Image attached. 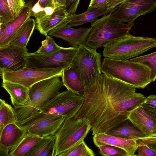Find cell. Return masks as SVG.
<instances>
[{
  "mask_svg": "<svg viewBox=\"0 0 156 156\" xmlns=\"http://www.w3.org/2000/svg\"><path fill=\"white\" fill-rule=\"evenodd\" d=\"M35 25V20L30 17L13 35L9 44L27 48Z\"/></svg>",
  "mask_w": 156,
  "mask_h": 156,
  "instance_id": "cb8c5ba5",
  "label": "cell"
},
{
  "mask_svg": "<svg viewBox=\"0 0 156 156\" xmlns=\"http://www.w3.org/2000/svg\"><path fill=\"white\" fill-rule=\"evenodd\" d=\"M0 132L7 125L16 123L14 108L2 99H0Z\"/></svg>",
  "mask_w": 156,
  "mask_h": 156,
  "instance_id": "4316f807",
  "label": "cell"
},
{
  "mask_svg": "<svg viewBox=\"0 0 156 156\" xmlns=\"http://www.w3.org/2000/svg\"><path fill=\"white\" fill-rule=\"evenodd\" d=\"M84 99L83 95H77L67 90L59 92L39 111L65 118L74 117L83 105Z\"/></svg>",
  "mask_w": 156,
  "mask_h": 156,
  "instance_id": "30bf717a",
  "label": "cell"
},
{
  "mask_svg": "<svg viewBox=\"0 0 156 156\" xmlns=\"http://www.w3.org/2000/svg\"><path fill=\"white\" fill-rule=\"evenodd\" d=\"M0 132V146L7 149L9 153L16 148L27 133L25 129L15 122L7 125Z\"/></svg>",
  "mask_w": 156,
  "mask_h": 156,
  "instance_id": "ac0fdd59",
  "label": "cell"
},
{
  "mask_svg": "<svg viewBox=\"0 0 156 156\" xmlns=\"http://www.w3.org/2000/svg\"><path fill=\"white\" fill-rule=\"evenodd\" d=\"M2 87L10 95L12 104L14 107L30 105L29 88L17 83L6 81H2Z\"/></svg>",
  "mask_w": 156,
  "mask_h": 156,
  "instance_id": "ffe728a7",
  "label": "cell"
},
{
  "mask_svg": "<svg viewBox=\"0 0 156 156\" xmlns=\"http://www.w3.org/2000/svg\"><path fill=\"white\" fill-rule=\"evenodd\" d=\"M134 22L124 23L104 15L91 23V30L86 40L87 46L94 49L104 47L109 42L130 34Z\"/></svg>",
  "mask_w": 156,
  "mask_h": 156,
  "instance_id": "277c9868",
  "label": "cell"
},
{
  "mask_svg": "<svg viewBox=\"0 0 156 156\" xmlns=\"http://www.w3.org/2000/svg\"><path fill=\"white\" fill-rule=\"evenodd\" d=\"M0 69V74L2 81L17 83L29 88L35 83L52 77H62L63 67L34 69L27 67L13 71L6 69Z\"/></svg>",
  "mask_w": 156,
  "mask_h": 156,
  "instance_id": "ba28073f",
  "label": "cell"
},
{
  "mask_svg": "<svg viewBox=\"0 0 156 156\" xmlns=\"http://www.w3.org/2000/svg\"><path fill=\"white\" fill-rule=\"evenodd\" d=\"M94 144L100 146L110 145L117 147L125 150L127 156H136L135 154L138 146L136 140L130 139L101 133L95 134L93 138Z\"/></svg>",
  "mask_w": 156,
  "mask_h": 156,
  "instance_id": "2e32d148",
  "label": "cell"
},
{
  "mask_svg": "<svg viewBox=\"0 0 156 156\" xmlns=\"http://www.w3.org/2000/svg\"><path fill=\"white\" fill-rule=\"evenodd\" d=\"M136 141L137 146L156 143V136H148L140 138L136 140Z\"/></svg>",
  "mask_w": 156,
  "mask_h": 156,
  "instance_id": "8d00e7d4",
  "label": "cell"
},
{
  "mask_svg": "<svg viewBox=\"0 0 156 156\" xmlns=\"http://www.w3.org/2000/svg\"><path fill=\"white\" fill-rule=\"evenodd\" d=\"M65 119L61 116L39 111L18 125L27 133L46 137L55 135Z\"/></svg>",
  "mask_w": 156,
  "mask_h": 156,
  "instance_id": "9c48e42d",
  "label": "cell"
},
{
  "mask_svg": "<svg viewBox=\"0 0 156 156\" xmlns=\"http://www.w3.org/2000/svg\"><path fill=\"white\" fill-rule=\"evenodd\" d=\"M0 156H10L9 151L7 148L0 146Z\"/></svg>",
  "mask_w": 156,
  "mask_h": 156,
  "instance_id": "60d3db41",
  "label": "cell"
},
{
  "mask_svg": "<svg viewBox=\"0 0 156 156\" xmlns=\"http://www.w3.org/2000/svg\"><path fill=\"white\" fill-rule=\"evenodd\" d=\"M141 105L145 112L152 120L156 129V107L147 105L144 103L142 104Z\"/></svg>",
  "mask_w": 156,
  "mask_h": 156,
  "instance_id": "d590c367",
  "label": "cell"
},
{
  "mask_svg": "<svg viewBox=\"0 0 156 156\" xmlns=\"http://www.w3.org/2000/svg\"><path fill=\"white\" fill-rule=\"evenodd\" d=\"M95 155L93 151L87 146L84 140H83L66 151L58 156H94Z\"/></svg>",
  "mask_w": 156,
  "mask_h": 156,
  "instance_id": "83f0119b",
  "label": "cell"
},
{
  "mask_svg": "<svg viewBox=\"0 0 156 156\" xmlns=\"http://www.w3.org/2000/svg\"><path fill=\"white\" fill-rule=\"evenodd\" d=\"M39 0H24L25 6L32 8Z\"/></svg>",
  "mask_w": 156,
  "mask_h": 156,
  "instance_id": "ab89813d",
  "label": "cell"
},
{
  "mask_svg": "<svg viewBox=\"0 0 156 156\" xmlns=\"http://www.w3.org/2000/svg\"><path fill=\"white\" fill-rule=\"evenodd\" d=\"M144 103L156 107V95H151L148 96Z\"/></svg>",
  "mask_w": 156,
  "mask_h": 156,
  "instance_id": "74e56055",
  "label": "cell"
},
{
  "mask_svg": "<svg viewBox=\"0 0 156 156\" xmlns=\"http://www.w3.org/2000/svg\"><path fill=\"white\" fill-rule=\"evenodd\" d=\"M61 77L63 86L68 90L77 95H83L85 87L81 82L74 67L71 66L63 69Z\"/></svg>",
  "mask_w": 156,
  "mask_h": 156,
  "instance_id": "603a6c76",
  "label": "cell"
},
{
  "mask_svg": "<svg viewBox=\"0 0 156 156\" xmlns=\"http://www.w3.org/2000/svg\"><path fill=\"white\" fill-rule=\"evenodd\" d=\"M102 73L137 88H144L152 81L151 70L137 62L105 58L101 64Z\"/></svg>",
  "mask_w": 156,
  "mask_h": 156,
  "instance_id": "7a4b0ae2",
  "label": "cell"
},
{
  "mask_svg": "<svg viewBox=\"0 0 156 156\" xmlns=\"http://www.w3.org/2000/svg\"><path fill=\"white\" fill-rule=\"evenodd\" d=\"M27 48L9 44L0 48V68L17 70L26 67Z\"/></svg>",
  "mask_w": 156,
  "mask_h": 156,
  "instance_id": "4fadbf2b",
  "label": "cell"
},
{
  "mask_svg": "<svg viewBox=\"0 0 156 156\" xmlns=\"http://www.w3.org/2000/svg\"><path fill=\"white\" fill-rule=\"evenodd\" d=\"M46 37V39L41 42V47L35 52L36 53L42 55H49L55 53L64 48L57 45L54 40L48 35Z\"/></svg>",
  "mask_w": 156,
  "mask_h": 156,
  "instance_id": "f546056e",
  "label": "cell"
},
{
  "mask_svg": "<svg viewBox=\"0 0 156 156\" xmlns=\"http://www.w3.org/2000/svg\"><path fill=\"white\" fill-rule=\"evenodd\" d=\"M91 127L85 118H65L55 133L54 156H58L71 148L86 137Z\"/></svg>",
  "mask_w": 156,
  "mask_h": 156,
  "instance_id": "8992f818",
  "label": "cell"
},
{
  "mask_svg": "<svg viewBox=\"0 0 156 156\" xmlns=\"http://www.w3.org/2000/svg\"><path fill=\"white\" fill-rule=\"evenodd\" d=\"M55 135L44 137L25 156H54Z\"/></svg>",
  "mask_w": 156,
  "mask_h": 156,
  "instance_id": "d4e9b609",
  "label": "cell"
},
{
  "mask_svg": "<svg viewBox=\"0 0 156 156\" xmlns=\"http://www.w3.org/2000/svg\"><path fill=\"white\" fill-rule=\"evenodd\" d=\"M14 19L20 15L25 6L24 0H7Z\"/></svg>",
  "mask_w": 156,
  "mask_h": 156,
  "instance_id": "d6a6232c",
  "label": "cell"
},
{
  "mask_svg": "<svg viewBox=\"0 0 156 156\" xmlns=\"http://www.w3.org/2000/svg\"><path fill=\"white\" fill-rule=\"evenodd\" d=\"M32 7L25 6L19 16L13 20L0 24V48L5 46L21 26L31 16Z\"/></svg>",
  "mask_w": 156,
  "mask_h": 156,
  "instance_id": "e0dca14e",
  "label": "cell"
},
{
  "mask_svg": "<svg viewBox=\"0 0 156 156\" xmlns=\"http://www.w3.org/2000/svg\"><path fill=\"white\" fill-rule=\"evenodd\" d=\"M107 134L136 140L147 137L128 119L105 133Z\"/></svg>",
  "mask_w": 156,
  "mask_h": 156,
  "instance_id": "44dd1931",
  "label": "cell"
},
{
  "mask_svg": "<svg viewBox=\"0 0 156 156\" xmlns=\"http://www.w3.org/2000/svg\"><path fill=\"white\" fill-rule=\"evenodd\" d=\"M128 119L147 137L156 135L155 126L141 105L131 112Z\"/></svg>",
  "mask_w": 156,
  "mask_h": 156,
  "instance_id": "d6986e66",
  "label": "cell"
},
{
  "mask_svg": "<svg viewBox=\"0 0 156 156\" xmlns=\"http://www.w3.org/2000/svg\"><path fill=\"white\" fill-rule=\"evenodd\" d=\"M83 95V103L74 117L87 119L93 136L106 133L128 119L146 98L136 93L135 87L103 73Z\"/></svg>",
  "mask_w": 156,
  "mask_h": 156,
  "instance_id": "6da1fadb",
  "label": "cell"
},
{
  "mask_svg": "<svg viewBox=\"0 0 156 156\" xmlns=\"http://www.w3.org/2000/svg\"><path fill=\"white\" fill-rule=\"evenodd\" d=\"M147 145L150 148L156 152V143L149 144Z\"/></svg>",
  "mask_w": 156,
  "mask_h": 156,
  "instance_id": "b9f144b4",
  "label": "cell"
},
{
  "mask_svg": "<svg viewBox=\"0 0 156 156\" xmlns=\"http://www.w3.org/2000/svg\"><path fill=\"white\" fill-rule=\"evenodd\" d=\"M105 58L126 60L156 47V37H142L130 34L112 41L104 47Z\"/></svg>",
  "mask_w": 156,
  "mask_h": 156,
  "instance_id": "5b68a950",
  "label": "cell"
},
{
  "mask_svg": "<svg viewBox=\"0 0 156 156\" xmlns=\"http://www.w3.org/2000/svg\"><path fill=\"white\" fill-rule=\"evenodd\" d=\"M77 49V47L72 46L64 48L55 53L47 55L28 52L26 67L37 69L62 66L64 69L72 66Z\"/></svg>",
  "mask_w": 156,
  "mask_h": 156,
  "instance_id": "8fae6325",
  "label": "cell"
},
{
  "mask_svg": "<svg viewBox=\"0 0 156 156\" xmlns=\"http://www.w3.org/2000/svg\"><path fill=\"white\" fill-rule=\"evenodd\" d=\"M131 62L142 63L148 66L151 70V79L152 82L156 79V51L151 53L128 59Z\"/></svg>",
  "mask_w": 156,
  "mask_h": 156,
  "instance_id": "f1b7e54d",
  "label": "cell"
},
{
  "mask_svg": "<svg viewBox=\"0 0 156 156\" xmlns=\"http://www.w3.org/2000/svg\"><path fill=\"white\" fill-rule=\"evenodd\" d=\"M39 2L40 6L43 8L49 7L53 8V0H39Z\"/></svg>",
  "mask_w": 156,
  "mask_h": 156,
  "instance_id": "f35d334b",
  "label": "cell"
},
{
  "mask_svg": "<svg viewBox=\"0 0 156 156\" xmlns=\"http://www.w3.org/2000/svg\"><path fill=\"white\" fill-rule=\"evenodd\" d=\"M136 150L139 156H156V152L149 147L147 145L138 146Z\"/></svg>",
  "mask_w": 156,
  "mask_h": 156,
  "instance_id": "e575fe53",
  "label": "cell"
},
{
  "mask_svg": "<svg viewBox=\"0 0 156 156\" xmlns=\"http://www.w3.org/2000/svg\"><path fill=\"white\" fill-rule=\"evenodd\" d=\"M14 19L7 0H0V24H5Z\"/></svg>",
  "mask_w": 156,
  "mask_h": 156,
  "instance_id": "4dcf8cb0",
  "label": "cell"
},
{
  "mask_svg": "<svg viewBox=\"0 0 156 156\" xmlns=\"http://www.w3.org/2000/svg\"><path fill=\"white\" fill-rule=\"evenodd\" d=\"M44 137L27 133L16 148L9 153L10 156H25Z\"/></svg>",
  "mask_w": 156,
  "mask_h": 156,
  "instance_id": "484cf974",
  "label": "cell"
},
{
  "mask_svg": "<svg viewBox=\"0 0 156 156\" xmlns=\"http://www.w3.org/2000/svg\"><path fill=\"white\" fill-rule=\"evenodd\" d=\"M91 30L90 27L72 28L66 21L50 31L48 34L63 39L72 47H77L80 44H85Z\"/></svg>",
  "mask_w": 156,
  "mask_h": 156,
  "instance_id": "5bb4252c",
  "label": "cell"
},
{
  "mask_svg": "<svg viewBox=\"0 0 156 156\" xmlns=\"http://www.w3.org/2000/svg\"><path fill=\"white\" fill-rule=\"evenodd\" d=\"M77 48L72 66L86 89L94 83L101 74V56L96 49L85 44H80Z\"/></svg>",
  "mask_w": 156,
  "mask_h": 156,
  "instance_id": "52a82bcc",
  "label": "cell"
},
{
  "mask_svg": "<svg viewBox=\"0 0 156 156\" xmlns=\"http://www.w3.org/2000/svg\"><path fill=\"white\" fill-rule=\"evenodd\" d=\"M110 10L104 7L101 8L88 9L79 14L69 16L66 21L70 27L81 25L87 22H91L96 20L99 16L107 14Z\"/></svg>",
  "mask_w": 156,
  "mask_h": 156,
  "instance_id": "7402d4cb",
  "label": "cell"
},
{
  "mask_svg": "<svg viewBox=\"0 0 156 156\" xmlns=\"http://www.w3.org/2000/svg\"><path fill=\"white\" fill-rule=\"evenodd\" d=\"M65 9L69 16L75 14L80 0H65Z\"/></svg>",
  "mask_w": 156,
  "mask_h": 156,
  "instance_id": "836d02e7",
  "label": "cell"
},
{
  "mask_svg": "<svg viewBox=\"0 0 156 156\" xmlns=\"http://www.w3.org/2000/svg\"><path fill=\"white\" fill-rule=\"evenodd\" d=\"M98 147L100 154L105 156H127L126 151L119 147L110 145L100 146Z\"/></svg>",
  "mask_w": 156,
  "mask_h": 156,
  "instance_id": "1f68e13d",
  "label": "cell"
},
{
  "mask_svg": "<svg viewBox=\"0 0 156 156\" xmlns=\"http://www.w3.org/2000/svg\"><path fill=\"white\" fill-rule=\"evenodd\" d=\"M61 77L56 76L41 80L29 88L30 105L14 107L17 125L39 111L58 94L63 86Z\"/></svg>",
  "mask_w": 156,
  "mask_h": 156,
  "instance_id": "3957f363",
  "label": "cell"
},
{
  "mask_svg": "<svg viewBox=\"0 0 156 156\" xmlns=\"http://www.w3.org/2000/svg\"><path fill=\"white\" fill-rule=\"evenodd\" d=\"M156 0H126L109 12L113 18L124 23L134 22L138 17L155 10Z\"/></svg>",
  "mask_w": 156,
  "mask_h": 156,
  "instance_id": "7c38bea8",
  "label": "cell"
},
{
  "mask_svg": "<svg viewBox=\"0 0 156 156\" xmlns=\"http://www.w3.org/2000/svg\"><path fill=\"white\" fill-rule=\"evenodd\" d=\"M69 16L65 6L59 7L51 14L36 18L35 28L41 34L46 36L50 31L65 22Z\"/></svg>",
  "mask_w": 156,
  "mask_h": 156,
  "instance_id": "9a60e30c",
  "label": "cell"
}]
</instances>
